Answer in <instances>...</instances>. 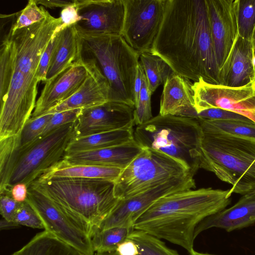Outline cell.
Masks as SVG:
<instances>
[{
	"label": "cell",
	"instance_id": "25",
	"mask_svg": "<svg viewBox=\"0 0 255 255\" xmlns=\"http://www.w3.org/2000/svg\"><path fill=\"white\" fill-rule=\"evenodd\" d=\"M122 170V169L117 167L70 164L63 158L41 176L46 177L101 179L115 182Z\"/></svg>",
	"mask_w": 255,
	"mask_h": 255
},
{
	"label": "cell",
	"instance_id": "16",
	"mask_svg": "<svg viewBox=\"0 0 255 255\" xmlns=\"http://www.w3.org/2000/svg\"><path fill=\"white\" fill-rule=\"evenodd\" d=\"M80 19L75 26L80 33L121 35L124 24L123 0H75Z\"/></svg>",
	"mask_w": 255,
	"mask_h": 255
},
{
	"label": "cell",
	"instance_id": "48",
	"mask_svg": "<svg viewBox=\"0 0 255 255\" xmlns=\"http://www.w3.org/2000/svg\"><path fill=\"white\" fill-rule=\"evenodd\" d=\"M243 196L248 198H255V189L252 192L243 195Z\"/></svg>",
	"mask_w": 255,
	"mask_h": 255
},
{
	"label": "cell",
	"instance_id": "8",
	"mask_svg": "<svg viewBox=\"0 0 255 255\" xmlns=\"http://www.w3.org/2000/svg\"><path fill=\"white\" fill-rule=\"evenodd\" d=\"M190 174H193L169 155L142 148L114 182V194L119 200H126Z\"/></svg>",
	"mask_w": 255,
	"mask_h": 255
},
{
	"label": "cell",
	"instance_id": "30",
	"mask_svg": "<svg viewBox=\"0 0 255 255\" xmlns=\"http://www.w3.org/2000/svg\"><path fill=\"white\" fill-rule=\"evenodd\" d=\"M134 230L133 227H115L99 230L93 229L92 243L95 252H114Z\"/></svg>",
	"mask_w": 255,
	"mask_h": 255
},
{
	"label": "cell",
	"instance_id": "27",
	"mask_svg": "<svg viewBox=\"0 0 255 255\" xmlns=\"http://www.w3.org/2000/svg\"><path fill=\"white\" fill-rule=\"evenodd\" d=\"M11 255H84L48 232L37 233Z\"/></svg>",
	"mask_w": 255,
	"mask_h": 255
},
{
	"label": "cell",
	"instance_id": "28",
	"mask_svg": "<svg viewBox=\"0 0 255 255\" xmlns=\"http://www.w3.org/2000/svg\"><path fill=\"white\" fill-rule=\"evenodd\" d=\"M203 133L220 134L255 141V123L196 119Z\"/></svg>",
	"mask_w": 255,
	"mask_h": 255
},
{
	"label": "cell",
	"instance_id": "6",
	"mask_svg": "<svg viewBox=\"0 0 255 255\" xmlns=\"http://www.w3.org/2000/svg\"><path fill=\"white\" fill-rule=\"evenodd\" d=\"M200 168L232 185V193L245 195L255 189V141L203 133Z\"/></svg>",
	"mask_w": 255,
	"mask_h": 255
},
{
	"label": "cell",
	"instance_id": "39",
	"mask_svg": "<svg viewBox=\"0 0 255 255\" xmlns=\"http://www.w3.org/2000/svg\"><path fill=\"white\" fill-rule=\"evenodd\" d=\"M0 194V212L2 219L8 221H12L21 203L14 200L10 192Z\"/></svg>",
	"mask_w": 255,
	"mask_h": 255
},
{
	"label": "cell",
	"instance_id": "26",
	"mask_svg": "<svg viewBox=\"0 0 255 255\" xmlns=\"http://www.w3.org/2000/svg\"><path fill=\"white\" fill-rule=\"evenodd\" d=\"M134 129H122L82 137H73L66 153L103 148L122 144L134 140Z\"/></svg>",
	"mask_w": 255,
	"mask_h": 255
},
{
	"label": "cell",
	"instance_id": "10",
	"mask_svg": "<svg viewBox=\"0 0 255 255\" xmlns=\"http://www.w3.org/2000/svg\"><path fill=\"white\" fill-rule=\"evenodd\" d=\"M61 23L60 17L55 18L49 13L40 22L13 32L8 31L4 39L13 66L25 74L37 78L41 56Z\"/></svg>",
	"mask_w": 255,
	"mask_h": 255
},
{
	"label": "cell",
	"instance_id": "32",
	"mask_svg": "<svg viewBox=\"0 0 255 255\" xmlns=\"http://www.w3.org/2000/svg\"><path fill=\"white\" fill-rule=\"evenodd\" d=\"M128 239L136 244L138 255H179L167 247L160 239L143 231L134 230Z\"/></svg>",
	"mask_w": 255,
	"mask_h": 255
},
{
	"label": "cell",
	"instance_id": "4",
	"mask_svg": "<svg viewBox=\"0 0 255 255\" xmlns=\"http://www.w3.org/2000/svg\"><path fill=\"white\" fill-rule=\"evenodd\" d=\"M29 186L93 229L99 227L119 201L114 194V182L109 180L41 176Z\"/></svg>",
	"mask_w": 255,
	"mask_h": 255
},
{
	"label": "cell",
	"instance_id": "45",
	"mask_svg": "<svg viewBox=\"0 0 255 255\" xmlns=\"http://www.w3.org/2000/svg\"><path fill=\"white\" fill-rule=\"evenodd\" d=\"M37 4H40L46 7L52 8L53 7L64 8L74 3V0H35Z\"/></svg>",
	"mask_w": 255,
	"mask_h": 255
},
{
	"label": "cell",
	"instance_id": "20",
	"mask_svg": "<svg viewBox=\"0 0 255 255\" xmlns=\"http://www.w3.org/2000/svg\"><path fill=\"white\" fill-rule=\"evenodd\" d=\"M192 84L175 73L169 76L163 84L159 114L196 119Z\"/></svg>",
	"mask_w": 255,
	"mask_h": 255
},
{
	"label": "cell",
	"instance_id": "2",
	"mask_svg": "<svg viewBox=\"0 0 255 255\" xmlns=\"http://www.w3.org/2000/svg\"><path fill=\"white\" fill-rule=\"evenodd\" d=\"M229 190L203 188L165 196L136 219L133 229L181 246L190 255L194 251L196 227L230 204Z\"/></svg>",
	"mask_w": 255,
	"mask_h": 255
},
{
	"label": "cell",
	"instance_id": "35",
	"mask_svg": "<svg viewBox=\"0 0 255 255\" xmlns=\"http://www.w3.org/2000/svg\"><path fill=\"white\" fill-rule=\"evenodd\" d=\"M145 75L144 73L142 85L139 98L134 110V125L144 124L153 118L151 113V96Z\"/></svg>",
	"mask_w": 255,
	"mask_h": 255
},
{
	"label": "cell",
	"instance_id": "44",
	"mask_svg": "<svg viewBox=\"0 0 255 255\" xmlns=\"http://www.w3.org/2000/svg\"><path fill=\"white\" fill-rule=\"evenodd\" d=\"M144 73V72L143 70V68L141 67V64L139 62L137 68V73L136 75L134 86V97L135 105L137 103L139 98V94L142 85Z\"/></svg>",
	"mask_w": 255,
	"mask_h": 255
},
{
	"label": "cell",
	"instance_id": "7",
	"mask_svg": "<svg viewBox=\"0 0 255 255\" xmlns=\"http://www.w3.org/2000/svg\"><path fill=\"white\" fill-rule=\"evenodd\" d=\"M133 135L141 147L169 155L194 175L200 168L203 131L196 119L159 114L137 126Z\"/></svg>",
	"mask_w": 255,
	"mask_h": 255
},
{
	"label": "cell",
	"instance_id": "1",
	"mask_svg": "<svg viewBox=\"0 0 255 255\" xmlns=\"http://www.w3.org/2000/svg\"><path fill=\"white\" fill-rule=\"evenodd\" d=\"M150 51L189 80L222 84L207 0H167Z\"/></svg>",
	"mask_w": 255,
	"mask_h": 255
},
{
	"label": "cell",
	"instance_id": "11",
	"mask_svg": "<svg viewBox=\"0 0 255 255\" xmlns=\"http://www.w3.org/2000/svg\"><path fill=\"white\" fill-rule=\"evenodd\" d=\"M121 35L140 54L151 50L161 25L167 0H123Z\"/></svg>",
	"mask_w": 255,
	"mask_h": 255
},
{
	"label": "cell",
	"instance_id": "37",
	"mask_svg": "<svg viewBox=\"0 0 255 255\" xmlns=\"http://www.w3.org/2000/svg\"><path fill=\"white\" fill-rule=\"evenodd\" d=\"M82 110L77 109L53 114L38 137H44L61 126L75 122L81 114Z\"/></svg>",
	"mask_w": 255,
	"mask_h": 255
},
{
	"label": "cell",
	"instance_id": "19",
	"mask_svg": "<svg viewBox=\"0 0 255 255\" xmlns=\"http://www.w3.org/2000/svg\"><path fill=\"white\" fill-rule=\"evenodd\" d=\"M83 60L88 70V75L81 86L70 98L46 114L87 109L109 101V87L107 80L93 60Z\"/></svg>",
	"mask_w": 255,
	"mask_h": 255
},
{
	"label": "cell",
	"instance_id": "18",
	"mask_svg": "<svg viewBox=\"0 0 255 255\" xmlns=\"http://www.w3.org/2000/svg\"><path fill=\"white\" fill-rule=\"evenodd\" d=\"M88 75V70L83 60L46 81L30 118L44 115L66 101L80 88Z\"/></svg>",
	"mask_w": 255,
	"mask_h": 255
},
{
	"label": "cell",
	"instance_id": "5",
	"mask_svg": "<svg viewBox=\"0 0 255 255\" xmlns=\"http://www.w3.org/2000/svg\"><path fill=\"white\" fill-rule=\"evenodd\" d=\"M79 33L82 58L93 60L107 80L109 101L134 109V86L140 53L121 35Z\"/></svg>",
	"mask_w": 255,
	"mask_h": 255
},
{
	"label": "cell",
	"instance_id": "50",
	"mask_svg": "<svg viewBox=\"0 0 255 255\" xmlns=\"http://www.w3.org/2000/svg\"><path fill=\"white\" fill-rule=\"evenodd\" d=\"M253 42L254 43V45L255 46V32H254V36H253Z\"/></svg>",
	"mask_w": 255,
	"mask_h": 255
},
{
	"label": "cell",
	"instance_id": "33",
	"mask_svg": "<svg viewBox=\"0 0 255 255\" xmlns=\"http://www.w3.org/2000/svg\"><path fill=\"white\" fill-rule=\"evenodd\" d=\"M238 25L239 36L252 40L255 30V0H238Z\"/></svg>",
	"mask_w": 255,
	"mask_h": 255
},
{
	"label": "cell",
	"instance_id": "31",
	"mask_svg": "<svg viewBox=\"0 0 255 255\" xmlns=\"http://www.w3.org/2000/svg\"><path fill=\"white\" fill-rule=\"evenodd\" d=\"M52 115L47 114L35 118H30L25 123L18 135L3 139H6L13 147L16 149L27 146L42 133Z\"/></svg>",
	"mask_w": 255,
	"mask_h": 255
},
{
	"label": "cell",
	"instance_id": "15",
	"mask_svg": "<svg viewBox=\"0 0 255 255\" xmlns=\"http://www.w3.org/2000/svg\"><path fill=\"white\" fill-rule=\"evenodd\" d=\"M194 175L177 178L129 199L119 200L116 207L98 228L133 227L136 219L159 198L178 191L196 187Z\"/></svg>",
	"mask_w": 255,
	"mask_h": 255
},
{
	"label": "cell",
	"instance_id": "23",
	"mask_svg": "<svg viewBox=\"0 0 255 255\" xmlns=\"http://www.w3.org/2000/svg\"><path fill=\"white\" fill-rule=\"evenodd\" d=\"M55 38V45L46 81L83 61L82 39L75 25L68 26L58 32Z\"/></svg>",
	"mask_w": 255,
	"mask_h": 255
},
{
	"label": "cell",
	"instance_id": "36",
	"mask_svg": "<svg viewBox=\"0 0 255 255\" xmlns=\"http://www.w3.org/2000/svg\"><path fill=\"white\" fill-rule=\"evenodd\" d=\"M12 221L19 226L22 225L34 229H44L40 218L26 201L20 203Z\"/></svg>",
	"mask_w": 255,
	"mask_h": 255
},
{
	"label": "cell",
	"instance_id": "24",
	"mask_svg": "<svg viewBox=\"0 0 255 255\" xmlns=\"http://www.w3.org/2000/svg\"><path fill=\"white\" fill-rule=\"evenodd\" d=\"M254 51L253 41L239 36L232 53L224 85L238 87L255 81Z\"/></svg>",
	"mask_w": 255,
	"mask_h": 255
},
{
	"label": "cell",
	"instance_id": "9",
	"mask_svg": "<svg viewBox=\"0 0 255 255\" xmlns=\"http://www.w3.org/2000/svg\"><path fill=\"white\" fill-rule=\"evenodd\" d=\"M26 201L37 213L44 230L84 255H94L93 228L75 217L31 186Z\"/></svg>",
	"mask_w": 255,
	"mask_h": 255
},
{
	"label": "cell",
	"instance_id": "21",
	"mask_svg": "<svg viewBox=\"0 0 255 255\" xmlns=\"http://www.w3.org/2000/svg\"><path fill=\"white\" fill-rule=\"evenodd\" d=\"M142 149L134 139L115 146L66 153L63 159L70 164H91L123 169Z\"/></svg>",
	"mask_w": 255,
	"mask_h": 255
},
{
	"label": "cell",
	"instance_id": "47",
	"mask_svg": "<svg viewBox=\"0 0 255 255\" xmlns=\"http://www.w3.org/2000/svg\"><path fill=\"white\" fill-rule=\"evenodd\" d=\"M96 255H118L116 252H97Z\"/></svg>",
	"mask_w": 255,
	"mask_h": 255
},
{
	"label": "cell",
	"instance_id": "12",
	"mask_svg": "<svg viewBox=\"0 0 255 255\" xmlns=\"http://www.w3.org/2000/svg\"><path fill=\"white\" fill-rule=\"evenodd\" d=\"M38 83L20 72L11 73L6 93L0 99V139L18 135L30 118Z\"/></svg>",
	"mask_w": 255,
	"mask_h": 255
},
{
	"label": "cell",
	"instance_id": "49",
	"mask_svg": "<svg viewBox=\"0 0 255 255\" xmlns=\"http://www.w3.org/2000/svg\"><path fill=\"white\" fill-rule=\"evenodd\" d=\"M189 255H213L198 253V252H195L194 251L191 254H190Z\"/></svg>",
	"mask_w": 255,
	"mask_h": 255
},
{
	"label": "cell",
	"instance_id": "17",
	"mask_svg": "<svg viewBox=\"0 0 255 255\" xmlns=\"http://www.w3.org/2000/svg\"><path fill=\"white\" fill-rule=\"evenodd\" d=\"M134 110L127 105L110 101L83 109L75 123L74 137L133 128Z\"/></svg>",
	"mask_w": 255,
	"mask_h": 255
},
{
	"label": "cell",
	"instance_id": "13",
	"mask_svg": "<svg viewBox=\"0 0 255 255\" xmlns=\"http://www.w3.org/2000/svg\"><path fill=\"white\" fill-rule=\"evenodd\" d=\"M197 113L220 108L243 116L255 123V81L238 87L207 83L200 78L192 84Z\"/></svg>",
	"mask_w": 255,
	"mask_h": 255
},
{
	"label": "cell",
	"instance_id": "3",
	"mask_svg": "<svg viewBox=\"0 0 255 255\" xmlns=\"http://www.w3.org/2000/svg\"><path fill=\"white\" fill-rule=\"evenodd\" d=\"M75 123L61 126L19 149L5 139H0V193L10 192L17 183L28 187L61 160L75 137Z\"/></svg>",
	"mask_w": 255,
	"mask_h": 255
},
{
	"label": "cell",
	"instance_id": "42",
	"mask_svg": "<svg viewBox=\"0 0 255 255\" xmlns=\"http://www.w3.org/2000/svg\"><path fill=\"white\" fill-rule=\"evenodd\" d=\"M116 252L118 255H138V254L136 244L128 238L118 246Z\"/></svg>",
	"mask_w": 255,
	"mask_h": 255
},
{
	"label": "cell",
	"instance_id": "46",
	"mask_svg": "<svg viewBox=\"0 0 255 255\" xmlns=\"http://www.w3.org/2000/svg\"><path fill=\"white\" fill-rule=\"evenodd\" d=\"M16 224H15L13 221H6L3 219L1 220L0 221V229H9L13 227H18Z\"/></svg>",
	"mask_w": 255,
	"mask_h": 255
},
{
	"label": "cell",
	"instance_id": "40",
	"mask_svg": "<svg viewBox=\"0 0 255 255\" xmlns=\"http://www.w3.org/2000/svg\"><path fill=\"white\" fill-rule=\"evenodd\" d=\"M55 45V38H52L44 51L39 62L36 77L39 81H46V75Z\"/></svg>",
	"mask_w": 255,
	"mask_h": 255
},
{
	"label": "cell",
	"instance_id": "38",
	"mask_svg": "<svg viewBox=\"0 0 255 255\" xmlns=\"http://www.w3.org/2000/svg\"><path fill=\"white\" fill-rule=\"evenodd\" d=\"M196 119L253 122L243 116L220 108H211L202 111L197 113Z\"/></svg>",
	"mask_w": 255,
	"mask_h": 255
},
{
	"label": "cell",
	"instance_id": "34",
	"mask_svg": "<svg viewBox=\"0 0 255 255\" xmlns=\"http://www.w3.org/2000/svg\"><path fill=\"white\" fill-rule=\"evenodd\" d=\"M49 13L43 6H38L35 0H30L23 9L15 13L16 19L12 23L9 31L13 32L40 22L46 18Z\"/></svg>",
	"mask_w": 255,
	"mask_h": 255
},
{
	"label": "cell",
	"instance_id": "41",
	"mask_svg": "<svg viewBox=\"0 0 255 255\" xmlns=\"http://www.w3.org/2000/svg\"><path fill=\"white\" fill-rule=\"evenodd\" d=\"M60 18L61 20V25L58 26L55 32V34L61 31L65 28L75 25L79 21V16L77 9L74 3L62 9Z\"/></svg>",
	"mask_w": 255,
	"mask_h": 255
},
{
	"label": "cell",
	"instance_id": "51",
	"mask_svg": "<svg viewBox=\"0 0 255 255\" xmlns=\"http://www.w3.org/2000/svg\"></svg>",
	"mask_w": 255,
	"mask_h": 255
},
{
	"label": "cell",
	"instance_id": "22",
	"mask_svg": "<svg viewBox=\"0 0 255 255\" xmlns=\"http://www.w3.org/2000/svg\"><path fill=\"white\" fill-rule=\"evenodd\" d=\"M255 224V198L242 196L233 206L207 217L196 227L194 237L211 228L227 232L248 227Z\"/></svg>",
	"mask_w": 255,
	"mask_h": 255
},
{
	"label": "cell",
	"instance_id": "29",
	"mask_svg": "<svg viewBox=\"0 0 255 255\" xmlns=\"http://www.w3.org/2000/svg\"><path fill=\"white\" fill-rule=\"evenodd\" d=\"M139 62L145 75L151 95L160 85L164 84L169 76L174 73L162 59L150 51L140 54Z\"/></svg>",
	"mask_w": 255,
	"mask_h": 255
},
{
	"label": "cell",
	"instance_id": "43",
	"mask_svg": "<svg viewBox=\"0 0 255 255\" xmlns=\"http://www.w3.org/2000/svg\"><path fill=\"white\" fill-rule=\"evenodd\" d=\"M10 193L12 198L17 202L26 201L28 194V187L24 183H17L12 187Z\"/></svg>",
	"mask_w": 255,
	"mask_h": 255
},
{
	"label": "cell",
	"instance_id": "14",
	"mask_svg": "<svg viewBox=\"0 0 255 255\" xmlns=\"http://www.w3.org/2000/svg\"><path fill=\"white\" fill-rule=\"evenodd\" d=\"M216 58L224 85L232 53L239 37L238 0H207Z\"/></svg>",
	"mask_w": 255,
	"mask_h": 255
}]
</instances>
